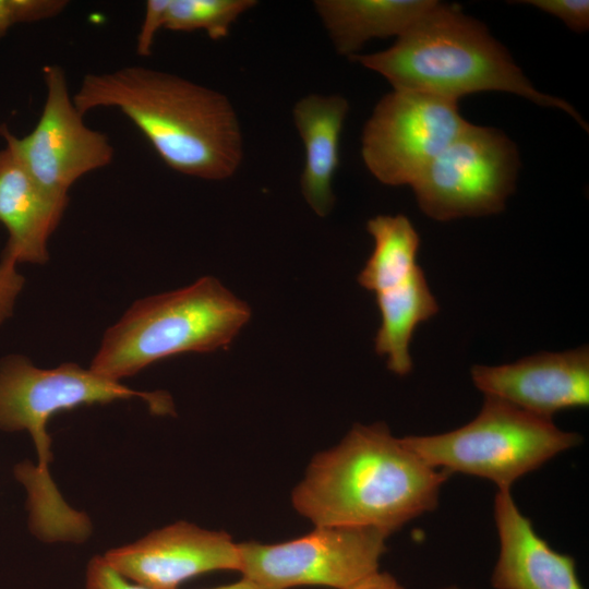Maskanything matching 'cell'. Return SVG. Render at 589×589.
Masks as SVG:
<instances>
[{"label": "cell", "instance_id": "1", "mask_svg": "<svg viewBox=\"0 0 589 589\" xmlns=\"http://www.w3.org/2000/svg\"><path fill=\"white\" fill-rule=\"evenodd\" d=\"M73 101L82 115L120 110L163 161L185 176L226 180L242 164L243 135L229 98L182 76L143 65L88 73Z\"/></svg>", "mask_w": 589, "mask_h": 589}, {"label": "cell", "instance_id": "2", "mask_svg": "<svg viewBox=\"0 0 589 589\" xmlns=\"http://www.w3.org/2000/svg\"><path fill=\"white\" fill-rule=\"evenodd\" d=\"M448 476L392 435L385 423H358L338 445L313 458L291 502L314 526L368 527L389 536L437 506Z\"/></svg>", "mask_w": 589, "mask_h": 589}, {"label": "cell", "instance_id": "3", "mask_svg": "<svg viewBox=\"0 0 589 589\" xmlns=\"http://www.w3.org/2000/svg\"><path fill=\"white\" fill-rule=\"evenodd\" d=\"M351 59L381 74L393 89L457 103L473 93H512L561 109L588 131L573 106L537 89L486 27L455 4L436 1L389 48Z\"/></svg>", "mask_w": 589, "mask_h": 589}, {"label": "cell", "instance_id": "4", "mask_svg": "<svg viewBox=\"0 0 589 589\" xmlns=\"http://www.w3.org/2000/svg\"><path fill=\"white\" fill-rule=\"evenodd\" d=\"M252 315L216 277L136 300L104 334L89 369L120 382L184 352L227 348Z\"/></svg>", "mask_w": 589, "mask_h": 589}, {"label": "cell", "instance_id": "5", "mask_svg": "<svg viewBox=\"0 0 589 589\" xmlns=\"http://www.w3.org/2000/svg\"><path fill=\"white\" fill-rule=\"evenodd\" d=\"M131 398L145 401L155 414L173 411L171 398L164 392L135 390L74 362L41 369L23 354H8L0 360V429L26 430L37 450L36 466L24 462L15 468L16 479L26 488L31 513L52 517L67 507L49 473L50 437L46 426L50 418L83 405Z\"/></svg>", "mask_w": 589, "mask_h": 589}, {"label": "cell", "instance_id": "6", "mask_svg": "<svg viewBox=\"0 0 589 589\" xmlns=\"http://www.w3.org/2000/svg\"><path fill=\"white\" fill-rule=\"evenodd\" d=\"M402 438L431 467L484 478L498 490H510L519 478L581 442L552 419L491 396L472 421L456 430Z\"/></svg>", "mask_w": 589, "mask_h": 589}, {"label": "cell", "instance_id": "7", "mask_svg": "<svg viewBox=\"0 0 589 589\" xmlns=\"http://www.w3.org/2000/svg\"><path fill=\"white\" fill-rule=\"evenodd\" d=\"M515 143L502 131L469 125L411 185L420 209L448 221L505 208L519 169Z\"/></svg>", "mask_w": 589, "mask_h": 589}, {"label": "cell", "instance_id": "8", "mask_svg": "<svg viewBox=\"0 0 589 589\" xmlns=\"http://www.w3.org/2000/svg\"><path fill=\"white\" fill-rule=\"evenodd\" d=\"M387 537L375 528L315 526L286 542H243L239 572L265 589H346L378 570Z\"/></svg>", "mask_w": 589, "mask_h": 589}, {"label": "cell", "instance_id": "9", "mask_svg": "<svg viewBox=\"0 0 589 589\" xmlns=\"http://www.w3.org/2000/svg\"><path fill=\"white\" fill-rule=\"evenodd\" d=\"M468 125L457 101L393 89L378 100L363 127L361 156L381 183L411 187Z\"/></svg>", "mask_w": 589, "mask_h": 589}, {"label": "cell", "instance_id": "10", "mask_svg": "<svg viewBox=\"0 0 589 589\" xmlns=\"http://www.w3.org/2000/svg\"><path fill=\"white\" fill-rule=\"evenodd\" d=\"M43 76L46 97L33 131L19 137L2 124L0 135L41 188L69 199V190L79 179L112 161L115 148L106 133L84 122L63 68L47 64Z\"/></svg>", "mask_w": 589, "mask_h": 589}, {"label": "cell", "instance_id": "11", "mask_svg": "<svg viewBox=\"0 0 589 589\" xmlns=\"http://www.w3.org/2000/svg\"><path fill=\"white\" fill-rule=\"evenodd\" d=\"M129 580L149 589H177L215 570H240L239 543L225 531L178 521L103 555Z\"/></svg>", "mask_w": 589, "mask_h": 589}, {"label": "cell", "instance_id": "12", "mask_svg": "<svg viewBox=\"0 0 589 589\" xmlns=\"http://www.w3.org/2000/svg\"><path fill=\"white\" fill-rule=\"evenodd\" d=\"M470 375L485 396L543 418L589 405L588 346L540 352L494 366L474 364Z\"/></svg>", "mask_w": 589, "mask_h": 589}, {"label": "cell", "instance_id": "13", "mask_svg": "<svg viewBox=\"0 0 589 589\" xmlns=\"http://www.w3.org/2000/svg\"><path fill=\"white\" fill-rule=\"evenodd\" d=\"M494 519L500 553L491 577L495 589H584L575 560L554 551L534 531L514 502L510 490H498Z\"/></svg>", "mask_w": 589, "mask_h": 589}, {"label": "cell", "instance_id": "14", "mask_svg": "<svg viewBox=\"0 0 589 589\" xmlns=\"http://www.w3.org/2000/svg\"><path fill=\"white\" fill-rule=\"evenodd\" d=\"M68 204L69 199L41 188L8 146L0 149V224L8 231L1 257L16 264L47 263L50 237Z\"/></svg>", "mask_w": 589, "mask_h": 589}, {"label": "cell", "instance_id": "15", "mask_svg": "<svg viewBox=\"0 0 589 589\" xmlns=\"http://www.w3.org/2000/svg\"><path fill=\"white\" fill-rule=\"evenodd\" d=\"M348 112V100L338 94L311 93L292 108V120L305 155L300 189L318 217L330 214L335 205L333 180L340 163V135Z\"/></svg>", "mask_w": 589, "mask_h": 589}, {"label": "cell", "instance_id": "16", "mask_svg": "<svg viewBox=\"0 0 589 589\" xmlns=\"http://www.w3.org/2000/svg\"><path fill=\"white\" fill-rule=\"evenodd\" d=\"M434 0H315L320 17L337 53L353 58L371 39L396 38L409 29Z\"/></svg>", "mask_w": 589, "mask_h": 589}, {"label": "cell", "instance_id": "17", "mask_svg": "<svg viewBox=\"0 0 589 589\" xmlns=\"http://www.w3.org/2000/svg\"><path fill=\"white\" fill-rule=\"evenodd\" d=\"M381 325L374 338L375 352L386 358L388 370L404 376L412 370L410 344L416 328L438 312L420 266L400 285L375 294Z\"/></svg>", "mask_w": 589, "mask_h": 589}, {"label": "cell", "instance_id": "18", "mask_svg": "<svg viewBox=\"0 0 589 589\" xmlns=\"http://www.w3.org/2000/svg\"><path fill=\"white\" fill-rule=\"evenodd\" d=\"M373 251L357 281L374 294L407 280L419 266L420 237L405 215H377L366 223Z\"/></svg>", "mask_w": 589, "mask_h": 589}, {"label": "cell", "instance_id": "19", "mask_svg": "<svg viewBox=\"0 0 589 589\" xmlns=\"http://www.w3.org/2000/svg\"><path fill=\"white\" fill-rule=\"evenodd\" d=\"M257 4L255 0H169L164 28L203 31L212 40H221L233 23Z\"/></svg>", "mask_w": 589, "mask_h": 589}, {"label": "cell", "instance_id": "20", "mask_svg": "<svg viewBox=\"0 0 589 589\" xmlns=\"http://www.w3.org/2000/svg\"><path fill=\"white\" fill-rule=\"evenodd\" d=\"M68 5L67 0H0V39L13 26L53 19Z\"/></svg>", "mask_w": 589, "mask_h": 589}, {"label": "cell", "instance_id": "21", "mask_svg": "<svg viewBox=\"0 0 589 589\" xmlns=\"http://www.w3.org/2000/svg\"><path fill=\"white\" fill-rule=\"evenodd\" d=\"M522 2L560 19L574 32H586L589 28V1L587 0H528Z\"/></svg>", "mask_w": 589, "mask_h": 589}, {"label": "cell", "instance_id": "22", "mask_svg": "<svg viewBox=\"0 0 589 589\" xmlns=\"http://www.w3.org/2000/svg\"><path fill=\"white\" fill-rule=\"evenodd\" d=\"M85 589H149L133 582L107 563L104 556L93 557L86 568Z\"/></svg>", "mask_w": 589, "mask_h": 589}, {"label": "cell", "instance_id": "23", "mask_svg": "<svg viewBox=\"0 0 589 589\" xmlns=\"http://www.w3.org/2000/svg\"><path fill=\"white\" fill-rule=\"evenodd\" d=\"M25 284L16 263L1 257L0 260V326L13 314L14 305Z\"/></svg>", "mask_w": 589, "mask_h": 589}, {"label": "cell", "instance_id": "24", "mask_svg": "<svg viewBox=\"0 0 589 589\" xmlns=\"http://www.w3.org/2000/svg\"><path fill=\"white\" fill-rule=\"evenodd\" d=\"M169 0H148L145 4V15L136 39V53L149 57L153 51L156 34L165 26L166 10Z\"/></svg>", "mask_w": 589, "mask_h": 589}, {"label": "cell", "instance_id": "25", "mask_svg": "<svg viewBox=\"0 0 589 589\" xmlns=\"http://www.w3.org/2000/svg\"><path fill=\"white\" fill-rule=\"evenodd\" d=\"M346 589H404L394 576L376 570Z\"/></svg>", "mask_w": 589, "mask_h": 589}, {"label": "cell", "instance_id": "26", "mask_svg": "<svg viewBox=\"0 0 589 589\" xmlns=\"http://www.w3.org/2000/svg\"><path fill=\"white\" fill-rule=\"evenodd\" d=\"M212 589H265V588H263L262 586H260L255 581L242 576V578L237 580V581H233V582H230V584H227V585H223V586H219V587H215V588H212Z\"/></svg>", "mask_w": 589, "mask_h": 589}, {"label": "cell", "instance_id": "27", "mask_svg": "<svg viewBox=\"0 0 589 589\" xmlns=\"http://www.w3.org/2000/svg\"><path fill=\"white\" fill-rule=\"evenodd\" d=\"M442 589H459L458 587L456 586H449V587H446V588H442Z\"/></svg>", "mask_w": 589, "mask_h": 589}]
</instances>
